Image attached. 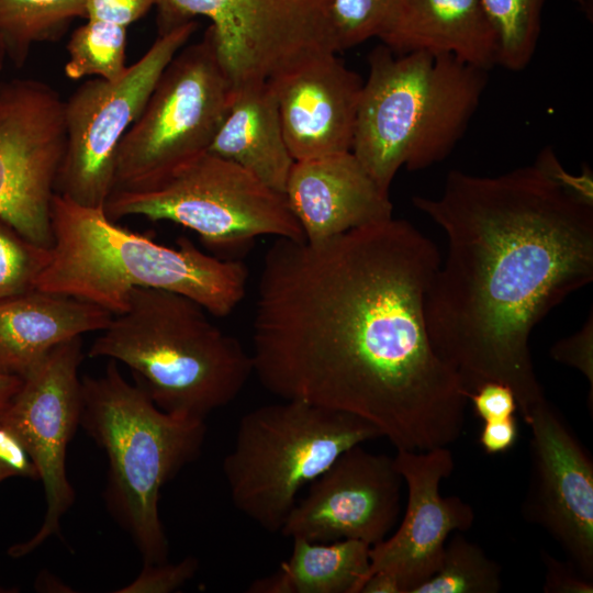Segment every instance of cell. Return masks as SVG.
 I'll return each mask as SVG.
<instances>
[{"label": "cell", "instance_id": "obj_1", "mask_svg": "<svg viewBox=\"0 0 593 593\" xmlns=\"http://www.w3.org/2000/svg\"><path fill=\"white\" fill-rule=\"evenodd\" d=\"M440 260L429 238L393 216L320 242L278 237L253 322L261 385L356 415L396 450L457 441L467 392L434 349L425 313Z\"/></svg>", "mask_w": 593, "mask_h": 593}, {"label": "cell", "instance_id": "obj_2", "mask_svg": "<svg viewBox=\"0 0 593 593\" xmlns=\"http://www.w3.org/2000/svg\"><path fill=\"white\" fill-rule=\"evenodd\" d=\"M412 201L447 239L425 303L434 349L467 395L489 381L510 387L525 419L547 400L532 332L593 279L592 180L545 153L493 177L451 170L439 197Z\"/></svg>", "mask_w": 593, "mask_h": 593}, {"label": "cell", "instance_id": "obj_3", "mask_svg": "<svg viewBox=\"0 0 593 593\" xmlns=\"http://www.w3.org/2000/svg\"><path fill=\"white\" fill-rule=\"evenodd\" d=\"M51 221V258L35 289L91 302L113 315L126 309L135 288L184 295L219 317L245 298L246 266L204 254L189 238L164 246L120 226L103 208L83 206L57 192Z\"/></svg>", "mask_w": 593, "mask_h": 593}, {"label": "cell", "instance_id": "obj_4", "mask_svg": "<svg viewBox=\"0 0 593 593\" xmlns=\"http://www.w3.org/2000/svg\"><path fill=\"white\" fill-rule=\"evenodd\" d=\"M193 300L135 288L88 350L127 366L163 411L205 419L236 399L254 373L251 355Z\"/></svg>", "mask_w": 593, "mask_h": 593}, {"label": "cell", "instance_id": "obj_5", "mask_svg": "<svg viewBox=\"0 0 593 593\" xmlns=\"http://www.w3.org/2000/svg\"><path fill=\"white\" fill-rule=\"evenodd\" d=\"M351 153L389 192L398 171L444 160L463 136L488 70L447 54H395L383 44L368 56Z\"/></svg>", "mask_w": 593, "mask_h": 593}, {"label": "cell", "instance_id": "obj_6", "mask_svg": "<svg viewBox=\"0 0 593 593\" xmlns=\"http://www.w3.org/2000/svg\"><path fill=\"white\" fill-rule=\"evenodd\" d=\"M80 425L107 455L109 511L128 533L144 563L167 561L168 539L159 516L163 486L195 460L205 419L160 410L128 383L109 359L100 377L81 379Z\"/></svg>", "mask_w": 593, "mask_h": 593}, {"label": "cell", "instance_id": "obj_7", "mask_svg": "<svg viewBox=\"0 0 593 593\" xmlns=\"http://www.w3.org/2000/svg\"><path fill=\"white\" fill-rule=\"evenodd\" d=\"M282 401L242 416L222 462L233 505L269 533H280L301 489L344 451L382 437L356 415Z\"/></svg>", "mask_w": 593, "mask_h": 593}, {"label": "cell", "instance_id": "obj_8", "mask_svg": "<svg viewBox=\"0 0 593 593\" xmlns=\"http://www.w3.org/2000/svg\"><path fill=\"white\" fill-rule=\"evenodd\" d=\"M234 90L209 26L174 56L121 141L113 191L154 188L208 152Z\"/></svg>", "mask_w": 593, "mask_h": 593}, {"label": "cell", "instance_id": "obj_9", "mask_svg": "<svg viewBox=\"0 0 593 593\" xmlns=\"http://www.w3.org/2000/svg\"><path fill=\"white\" fill-rule=\"evenodd\" d=\"M104 211L112 221L139 215L177 223L213 248L240 247L262 235L305 239L283 193L210 152L154 188L113 191Z\"/></svg>", "mask_w": 593, "mask_h": 593}, {"label": "cell", "instance_id": "obj_10", "mask_svg": "<svg viewBox=\"0 0 593 593\" xmlns=\"http://www.w3.org/2000/svg\"><path fill=\"white\" fill-rule=\"evenodd\" d=\"M159 32L204 16L234 88L337 54L333 0H158Z\"/></svg>", "mask_w": 593, "mask_h": 593}, {"label": "cell", "instance_id": "obj_11", "mask_svg": "<svg viewBox=\"0 0 593 593\" xmlns=\"http://www.w3.org/2000/svg\"><path fill=\"white\" fill-rule=\"evenodd\" d=\"M194 20L166 31L116 81L94 78L65 101L66 147L56 192L100 209L114 189L121 141L144 109L160 75L197 30Z\"/></svg>", "mask_w": 593, "mask_h": 593}, {"label": "cell", "instance_id": "obj_12", "mask_svg": "<svg viewBox=\"0 0 593 593\" xmlns=\"http://www.w3.org/2000/svg\"><path fill=\"white\" fill-rule=\"evenodd\" d=\"M65 147V101L55 89L35 79L0 82V219L47 248Z\"/></svg>", "mask_w": 593, "mask_h": 593}, {"label": "cell", "instance_id": "obj_13", "mask_svg": "<svg viewBox=\"0 0 593 593\" xmlns=\"http://www.w3.org/2000/svg\"><path fill=\"white\" fill-rule=\"evenodd\" d=\"M81 336L53 348L24 377L0 424L12 432L31 457L45 493L44 521L30 539L12 545L8 555L22 558L52 536H60V521L75 502L66 470L67 447L80 425Z\"/></svg>", "mask_w": 593, "mask_h": 593}, {"label": "cell", "instance_id": "obj_14", "mask_svg": "<svg viewBox=\"0 0 593 593\" xmlns=\"http://www.w3.org/2000/svg\"><path fill=\"white\" fill-rule=\"evenodd\" d=\"M524 422L530 428L524 518L544 528L577 570L593 580V460L548 400Z\"/></svg>", "mask_w": 593, "mask_h": 593}, {"label": "cell", "instance_id": "obj_15", "mask_svg": "<svg viewBox=\"0 0 593 593\" xmlns=\"http://www.w3.org/2000/svg\"><path fill=\"white\" fill-rule=\"evenodd\" d=\"M402 483L393 457L356 445L310 483L280 534L314 542L355 539L374 546L399 518Z\"/></svg>", "mask_w": 593, "mask_h": 593}, {"label": "cell", "instance_id": "obj_16", "mask_svg": "<svg viewBox=\"0 0 593 593\" xmlns=\"http://www.w3.org/2000/svg\"><path fill=\"white\" fill-rule=\"evenodd\" d=\"M393 458L407 489L405 514L392 536L371 546L367 577L388 571L399 579L402 593H412L436 572L449 535L469 530L475 515L459 496L440 494L441 481L455 468L448 447L398 449Z\"/></svg>", "mask_w": 593, "mask_h": 593}, {"label": "cell", "instance_id": "obj_17", "mask_svg": "<svg viewBox=\"0 0 593 593\" xmlns=\"http://www.w3.org/2000/svg\"><path fill=\"white\" fill-rule=\"evenodd\" d=\"M295 161L351 152L363 80L337 54L268 80Z\"/></svg>", "mask_w": 593, "mask_h": 593}, {"label": "cell", "instance_id": "obj_18", "mask_svg": "<svg viewBox=\"0 0 593 593\" xmlns=\"http://www.w3.org/2000/svg\"><path fill=\"white\" fill-rule=\"evenodd\" d=\"M284 195L307 242L392 217L389 192L351 152L294 161Z\"/></svg>", "mask_w": 593, "mask_h": 593}, {"label": "cell", "instance_id": "obj_19", "mask_svg": "<svg viewBox=\"0 0 593 593\" xmlns=\"http://www.w3.org/2000/svg\"><path fill=\"white\" fill-rule=\"evenodd\" d=\"M395 54H447L474 67L497 65V38L480 0H394L378 35Z\"/></svg>", "mask_w": 593, "mask_h": 593}, {"label": "cell", "instance_id": "obj_20", "mask_svg": "<svg viewBox=\"0 0 593 593\" xmlns=\"http://www.w3.org/2000/svg\"><path fill=\"white\" fill-rule=\"evenodd\" d=\"M113 314L91 302L33 289L0 300V372L23 378L59 344L102 331Z\"/></svg>", "mask_w": 593, "mask_h": 593}, {"label": "cell", "instance_id": "obj_21", "mask_svg": "<svg viewBox=\"0 0 593 593\" xmlns=\"http://www.w3.org/2000/svg\"><path fill=\"white\" fill-rule=\"evenodd\" d=\"M208 152L232 160L284 194L295 160L286 143L276 94L268 81L235 87L228 112Z\"/></svg>", "mask_w": 593, "mask_h": 593}, {"label": "cell", "instance_id": "obj_22", "mask_svg": "<svg viewBox=\"0 0 593 593\" xmlns=\"http://www.w3.org/2000/svg\"><path fill=\"white\" fill-rule=\"evenodd\" d=\"M290 558L254 580L248 593H359L370 568L368 544L344 539L314 542L294 538Z\"/></svg>", "mask_w": 593, "mask_h": 593}, {"label": "cell", "instance_id": "obj_23", "mask_svg": "<svg viewBox=\"0 0 593 593\" xmlns=\"http://www.w3.org/2000/svg\"><path fill=\"white\" fill-rule=\"evenodd\" d=\"M85 18L83 0H0V45L15 67L32 47L58 41L71 21Z\"/></svg>", "mask_w": 593, "mask_h": 593}, {"label": "cell", "instance_id": "obj_24", "mask_svg": "<svg viewBox=\"0 0 593 593\" xmlns=\"http://www.w3.org/2000/svg\"><path fill=\"white\" fill-rule=\"evenodd\" d=\"M502 568L458 532L447 540L436 572L412 593H497Z\"/></svg>", "mask_w": 593, "mask_h": 593}, {"label": "cell", "instance_id": "obj_25", "mask_svg": "<svg viewBox=\"0 0 593 593\" xmlns=\"http://www.w3.org/2000/svg\"><path fill=\"white\" fill-rule=\"evenodd\" d=\"M127 27L98 20L78 26L67 43L66 77L78 80L94 76L108 81L119 80L126 71Z\"/></svg>", "mask_w": 593, "mask_h": 593}, {"label": "cell", "instance_id": "obj_26", "mask_svg": "<svg viewBox=\"0 0 593 593\" xmlns=\"http://www.w3.org/2000/svg\"><path fill=\"white\" fill-rule=\"evenodd\" d=\"M497 38V66L519 71L532 61L547 0H480Z\"/></svg>", "mask_w": 593, "mask_h": 593}, {"label": "cell", "instance_id": "obj_27", "mask_svg": "<svg viewBox=\"0 0 593 593\" xmlns=\"http://www.w3.org/2000/svg\"><path fill=\"white\" fill-rule=\"evenodd\" d=\"M51 248L27 239L0 219V300L35 289Z\"/></svg>", "mask_w": 593, "mask_h": 593}, {"label": "cell", "instance_id": "obj_28", "mask_svg": "<svg viewBox=\"0 0 593 593\" xmlns=\"http://www.w3.org/2000/svg\"><path fill=\"white\" fill-rule=\"evenodd\" d=\"M394 0H333L338 53L378 37Z\"/></svg>", "mask_w": 593, "mask_h": 593}, {"label": "cell", "instance_id": "obj_29", "mask_svg": "<svg viewBox=\"0 0 593 593\" xmlns=\"http://www.w3.org/2000/svg\"><path fill=\"white\" fill-rule=\"evenodd\" d=\"M199 562L188 556L177 563H144L141 573L120 593H169L180 589L197 573Z\"/></svg>", "mask_w": 593, "mask_h": 593}, {"label": "cell", "instance_id": "obj_30", "mask_svg": "<svg viewBox=\"0 0 593 593\" xmlns=\"http://www.w3.org/2000/svg\"><path fill=\"white\" fill-rule=\"evenodd\" d=\"M551 357L581 371L590 382V409L593 396V324L592 315L585 325L569 338L558 342L550 350Z\"/></svg>", "mask_w": 593, "mask_h": 593}, {"label": "cell", "instance_id": "obj_31", "mask_svg": "<svg viewBox=\"0 0 593 593\" xmlns=\"http://www.w3.org/2000/svg\"><path fill=\"white\" fill-rule=\"evenodd\" d=\"M474 414L483 422L513 416L517 402L513 390L501 382L489 381L468 395Z\"/></svg>", "mask_w": 593, "mask_h": 593}, {"label": "cell", "instance_id": "obj_32", "mask_svg": "<svg viewBox=\"0 0 593 593\" xmlns=\"http://www.w3.org/2000/svg\"><path fill=\"white\" fill-rule=\"evenodd\" d=\"M545 568V593H592L593 580L583 577L570 561H561L547 550L540 552Z\"/></svg>", "mask_w": 593, "mask_h": 593}, {"label": "cell", "instance_id": "obj_33", "mask_svg": "<svg viewBox=\"0 0 593 593\" xmlns=\"http://www.w3.org/2000/svg\"><path fill=\"white\" fill-rule=\"evenodd\" d=\"M158 0H83L87 20L105 21L127 27L143 18Z\"/></svg>", "mask_w": 593, "mask_h": 593}, {"label": "cell", "instance_id": "obj_34", "mask_svg": "<svg viewBox=\"0 0 593 593\" xmlns=\"http://www.w3.org/2000/svg\"><path fill=\"white\" fill-rule=\"evenodd\" d=\"M518 439V425L515 416L484 422L479 434V443L488 455L508 451Z\"/></svg>", "mask_w": 593, "mask_h": 593}, {"label": "cell", "instance_id": "obj_35", "mask_svg": "<svg viewBox=\"0 0 593 593\" xmlns=\"http://www.w3.org/2000/svg\"><path fill=\"white\" fill-rule=\"evenodd\" d=\"M0 462L11 469L15 477L38 479L37 470L21 441L1 424Z\"/></svg>", "mask_w": 593, "mask_h": 593}, {"label": "cell", "instance_id": "obj_36", "mask_svg": "<svg viewBox=\"0 0 593 593\" xmlns=\"http://www.w3.org/2000/svg\"><path fill=\"white\" fill-rule=\"evenodd\" d=\"M359 593H402V586L394 574L376 571L366 578Z\"/></svg>", "mask_w": 593, "mask_h": 593}, {"label": "cell", "instance_id": "obj_37", "mask_svg": "<svg viewBox=\"0 0 593 593\" xmlns=\"http://www.w3.org/2000/svg\"><path fill=\"white\" fill-rule=\"evenodd\" d=\"M23 383V378L0 372V419Z\"/></svg>", "mask_w": 593, "mask_h": 593}, {"label": "cell", "instance_id": "obj_38", "mask_svg": "<svg viewBox=\"0 0 593 593\" xmlns=\"http://www.w3.org/2000/svg\"><path fill=\"white\" fill-rule=\"evenodd\" d=\"M12 477H15L14 472L0 462V483Z\"/></svg>", "mask_w": 593, "mask_h": 593}, {"label": "cell", "instance_id": "obj_39", "mask_svg": "<svg viewBox=\"0 0 593 593\" xmlns=\"http://www.w3.org/2000/svg\"><path fill=\"white\" fill-rule=\"evenodd\" d=\"M5 60H7V56H5V54H4L3 49H2V46L0 45V72L4 68Z\"/></svg>", "mask_w": 593, "mask_h": 593}]
</instances>
